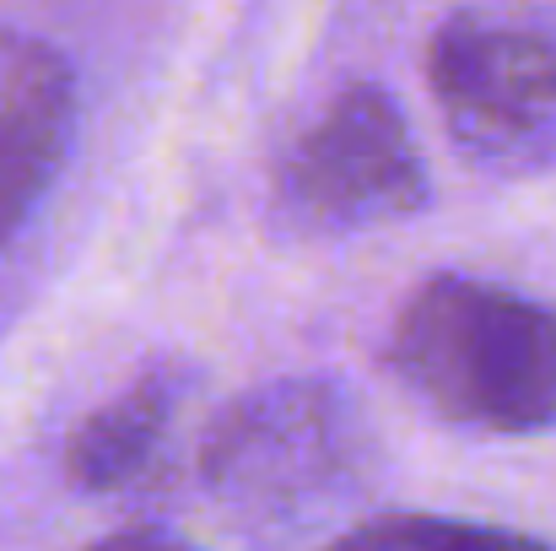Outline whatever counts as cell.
<instances>
[{"label":"cell","instance_id":"obj_1","mask_svg":"<svg viewBox=\"0 0 556 551\" xmlns=\"http://www.w3.org/2000/svg\"><path fill=\"white\" fill-rule=\"evenodd\" d=\"M389 373L443 422L530 438L556 427V309L481 276H427L389 325Z\"/></svg>","mask_w":556,"mask_h":551},{"label":"cell","instance_id":"obj_2","mask_svg":"<svg viewBox=\"0 0 556 551\" xmlns=\"http://www.w3.org/2000/svg\"><path fill=\"white\" fill-rule=\"evenodd\" d=\"M448 141L492 174L556 163V16L525 0L454 5L421 49Z\"/></svg>","mask_w":556,"mask_h":551},{"label":"cell","instance_id":"obj_3","mask_svg":"<svg viewBox=\"0 0 556 551\" xmlns=\"http://www.w3.org/2000/svg\"><path fill=\"white\" fill-rule=\"evenodd\" d=\"M427 195L432 184L405 109L383 87L352 82L330 92L276 158L270 216L298 243H336L410 222Z\"/></svg>","mask_w":556,"mask_h":551},{"label":"cell","instance_id":"obj_4","mask_svg":"<svg viewBox=\"0 0 556 551\" xmlns=\"http://www.w3.org/2000/svg\"><path fill=\"white\" fill-rule=\"evenodd\" d=\"M363 454V411L341 378H270L211 422L200 476L249 519H292L341 498Z\"/></svg>","mask_w":556,"mask_h":551},{"label":"cell","instance_id":"obj_5","mask_svg":"<svg viewBox=\"0 0 556 551\" xmlns=\"http://www.w3.org/2000/svg\"><path fill=\"white\" fill-rule=\"evenodd\" d=\"M76 141V76L71 60L0 27V254L22 238L43 195L54 189Z\"/></svg>","mask_w":556,"mask_h":551},{"label":"cell","instance_id":"obj_6","mask_svg":"<svg viewBox=\"0 0 556 551\" xmlns=\"http://www.w3.org/2000/svg\"><path fill=\"white\" fill-rule=\"evenodd\" d=\"M185 378L174 367H147L125 395L98 405L65 443V476L81 492H119L141 481V471L157 460L174 411H179Z\"/></svg>","mask_w":556,"mask_h":551},{"label":"cell","instance_id":"obj_7","mask_svg":"<svg viewBox=\"0 0 556 551\" xmlns=\"http://www.w3.org/2000/svg\"><path fill=\"white\" fill-rule=\"evenodd\" d=\"M325 551H556L525 530L448 519V514H372L336 536Z\"/></svg>","mask_w":556,"mask_h":551},{"label":"cell","instance_id":"obj_8","mask_svg":"<svg viewBox=\"0 0 556 551\" xmlns=\"http://www.w3.org/2000/svg\"><path fill=\"white\" fill-rule=\"evenodd\" d=\"M87 551H194L189 541L168 536V530H119V536H103Z\"/></svg>","mask_w":556,"mask_h":551}]
</instances>
